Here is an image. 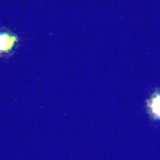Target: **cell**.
<instances>
[{"label": "cell", "instance_id": "cell-1", "mask_svg": "<svg viewBox=\"0 0 160 160\" xmlns=\"http://www.w3.org/2000/svg\"><path fill=\"white\" fill-rule=\"evenodd\" d=\"M149 112L155 119L160 120V92L152 96L148 102Z\"/></svg>", "mask_w": 160, "mask_h": 160}, {"label": "cell", "instance_id": "cell-2", "mask_svg": "<svg viewBox=\"0 0 160 160\" xmlns=\"http://www.w3.org/2000/svg\"><path fill=\"white\" fill-rule=\"evenodd\" d=\"M17 38L8 34H0V51H7L13 47Z\"/></svg>", "mask_w": 160, "mask_h": 160}]
</instances>
